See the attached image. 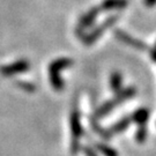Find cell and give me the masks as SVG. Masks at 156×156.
Returning a JSON list of instances; mask_svg holds the SVG:
<instances>
[{"mask_svg": "<svg viewBox=\"0 0 156 156\" xmlns=\"http://www.w3.org/2000/svg\"><path fill=\"white\" fill-rule=\"evenodd\" d=\"M145 4L148 7H153L156 5V0H145Z\"/></svg>", "mask_w": 156, "mask_h": 156, "instance_id": "8", "label": "cell"}, {"mask_svg": "<svg viewBox=\"0 0 156 156\" xmlns=\"http://www.w3.org/2000/svg\"><path fill=\"white\" fill-rule=\"evenodd\" d=\"M131 119L135 122L139 126H146V124L149 119V110L146 108H140L136 111H134Z\"/></svg>", "mask_w": 156, "mask_h": 156, "instance_id": "1", "label": "cell"}, {"mask_svg": "<svg viewBox=\"0 0 156 156\" xmlns=\"http://www.w3.org/2000/svg\"><path fill=\"white\" fill-rule=\"evenodd\" d=\"M120 36V38L123 39V41H125L126 43H128V45H132V46H134V48H136V49H140V50H145L146 49V45L144 44V43H141V42H138V41H135V39L131 38L129 36H127V35H125V34L123 33H118Z\"/></svg>", "mask_w": 156, "mask_h": 156, "instance_id": "3", "label": "cell"}, {"mask_svg": "<svg viewBox=\"0 0 156 156\" xmlns=\"http://www.w3.org/2000/svg\"><path fill=\"white\" fill-rule=\"evenodd\" d=\"M131 122H132L131 118H125L123 120H120L118 124H116L112 131H113V132H122L124 129H126V127H128V125H129Z\"/></svg>", "mask_w": 156, "mask_h": 156, "instance_id": "4", "label": "cell"}, {"mask_svg": "<svg viewBox=\"0 0 156 156\" xmlns=\"http://www.w3.org/2000/svg\"><path fill=\"white\" fill-rule=\"evenodd\" d=\"M147 136V128L146 126H140L138 132H136V141L139 142H144Z\"/></svg>", "mask_w": 156, "mask_h": 156, "instance_id": "6", "label": "cell"}, {"mask_svg": "<svg viewBox=\"0 0 156 156\" xmlns=\"http://www.w3.org/2000/svg\"><path fill=\"white\" fill-rule=\"evenodd\" d=\"M101 151H104L105 156H117V151H113L112 148H109V147H101Z\"/></svg>", "mask_w": 156, "mask_h": 156, "instance_id": "7", "label": "cell"}, {"mask_svg": "<svg viewBox=\"0 0 156 156\" xmlns=\"http://www.w3.org/2000/svg\"><path fill=\"white\" fill-rule=\"evenodd\" d=\"M151 59L156 62V44H155V46H154V49L151 51Z\"/></svg>", "mask_w": 156, "mask_h": 156, "instance_id": "9", "label": "cell"}, {"mask_svg": "<svg viewBox=\"0 0 156 156\" xmlns=\"http://www.w3.org/2000/svg\"><path fill=\"white\" fill-rule=\"evenodd\" d=\"M111 86H112V88L116 90V91H118L119 88L122 87V75H120L119 73H115V74L112 75Z\"/></svg>", "mask_w": 156, "mask_h": 156, "instance_id": "5", "label": "cell"}, {"mask_svg": "<svg viewBox=\"0 0 156 156\" xmlns=\"http://www.w3.org/2000/svg\"><path fill=\"white\" fill-rule=\"evenodd\" d=\"M127 5L126 0H105L103 7L104 9H115V8H124Z\"/></svg>", "mask_w": 156, "mask_h": 156, "instance_id": "2", "label": "cell"}]
</instances>
